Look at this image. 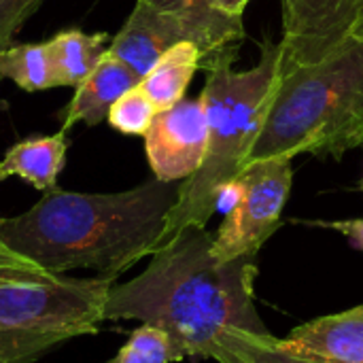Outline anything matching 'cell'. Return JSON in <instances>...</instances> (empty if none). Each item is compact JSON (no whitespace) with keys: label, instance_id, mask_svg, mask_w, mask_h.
<instances>
[{"label":"cell","instance_id":"cell-1","mask_svg":"<svg viewBox=\"0 0 363 363\" xmlns=\"http://www.w3.org/2000/svg\"><path fill=\"white\" fill-rule=\"evenodd\" d=\"M211 247L206 228L183 230L136 279L111 287L104 321L157 325L194 359H211L225 334H270L253 300L255 255L219 262Z\"/></svg>","mask_w":363,"mask_h":363},{"label":"cell","instance_id":"cell-2","mask_svg":"<svg viewBox=\"0 0 363 363\" xmlns=\"http://www.w3.org/2000/svg\"><path fill=\"white\" fill-rule=\"evenodd\" d=\"M181 181L149 179L113 194L51 189L17 217H0V242L53 277L91 270L119 279L151 257L179 198Z\"/></svg>","mask_w":363,"mask_h":363},{"label":"cell","instance_id":"cell-3","mask_svg":"<svg viewBox=\"0 0 363 363\" xmlns=\"http://www.w3.org/2000/svg\"><path fill=\"white\" fill-rule=\"evenodd\" d=\"M236 51L238 45L202 62L206 68V83L200 94L208 125L206 155L202 166L181 181L157 249L187 228H206L217 213L219 194L236 183L251 160L283 70L285 49L281 40L268 38L259 62L249 70H234Z\"/></svg>","mask_w":363,"mask_h":363},{"label":"cell","instance_id":"cell-4","mask_svg":"<svg viewBox=\"0 0 363 363\" xmlns=\"http://www.w3.org/2000/svg\"><path fill=\"white\" fill-rule=\"evenodd\" d=\"M357 147H363L362 34L319 62L283 64L249 164L300 153L340 160Z\"/></svg>","mask_w":363,"mask_h":363},{"label":"cell","instance_id":"cell-5","mask_svg":"<svg viewBox=\"0 0 363 363\" xmlns=\"http://www.w3.org/2000/svg\"><path fill=\"white\" fill-rule=\"evenodd\" d=\"M115 279L57 277L0 285V363H34L60 345L98 334Z\"/></svg>","mask_w":363,"mask_h":363},{"label":"cell","instance_id":"cell-6","mask_svg":"<svg viewBox=\"0 0 363 363\" xmlns=\"http://www.w3.org/2000/svg\"><path fill=\"white\" fill-rule=\"evenodd\" d=\"M294 157L279 155L245 166L236 179L240 198L213 234V255L219 262L255 255L279 230L294 183Z\"/></svg>","mask_w":363,"mask_h":363},{"label":"cell","instance_id":"cell-7","mask_svg":"<svg viewBox=\"0 0 363 363\" xmlns=\"http://www.w3.org/2000/svg\"><path fill=\"white\" fill-rule=\"evenodd\" d=\"M362 23L363 0H283V64L323 60Z\"/></svg>","mask_w":363,"mask_h":363},{"label":"cell","instance_id":"cell-8","mask_svg":"<svg viewBox=\"0 0 363 363\" xmlns=\"http://www.w3.org/2000/svg\"><path fill=\"white\" fill-rule=\"evenodd\" d=\"M143 138L155 179L168 183L189 179L202 166L208 145L206 113L200 96L183 98L160 111Z\"/></svg>","mask_w":363,"mask_h":363},{"label":"cell","instance_id":"cell-9","mask_svg":"<svg viewBox=\"0 0 363 363\" xmlns=\"http://www.w3.org/2000/svg\"><path fill=\"white\" fill-rule=\"evenodd\" d=\"M183 40L196 45L191 28L183 19L136 0L130 17L111 38L106 51L130 66L143 81V77L157 64V60Z\"/></svg>","mask_w":363,"mask_h":363},{"label":"cell","instance_id":"cell-10","mask_svg":"<svg viewBox=\"0 0 363 363\" xmlns=\"http://www.w3.org/2000/svg\"><path fill=\"white\" fill-rule=\"evenodd\" d=\"M279 345L325 363H363V304L296 328Z\"/></svg>","mask_w":363,"mask_h":363},{"label":"cell","instance_id":"cell-11","mask_svg":"<svg viewBox=\"0 0 363 363\" xmlns=\"http://www.w3.org/2000/svg\"><path fill=\"white\" fill-rule=\"evenodd\" d=\"M138 83L140 77L106 51L96 68L77 85L72 100L62 113V132H68L77 123L94 128L106 121L111 106Z\"/></svg>","mask_w":363,"mask_h":363},{"label":"cell","instance_id":"cell-12","mask_svg":"<svg viewBox=\"0 0 363 363\" xmlns=\"http://www.w3.org/2000/svg\"><path fill=\"white\" fill-rule=\"evenodd\" d=\"M162 13L174 15L183 19L194 36L196 47L202 53V62L213 57L215 53L236 47L247 34L242 17L228 15L215 6V0H138Z\"/></svg>","mask_w":363,"mask_h":363},{"label":"cell","instance_id":"cell-13","mask_svg":"<svg viewBox=\"0 0 363 363\" xmlns=\"http://www.w3.org/2000/svg\"><path fill=\"white\" fill-rule=\"evenodd\" d=\"M68 140L66 132L51 136H32L9 147L0 162V181L19 177L38 191H51L57 187V177L66 164Z\"/></svg>","mask_w":363,"mask_h":363},{"label":"cell","instance_id":"cell-14","mask_svg":"<svg viewBox=\"0 0 363 363\" xmlns=\"http://www.w3.org/2000/svg\"><path fill=\"white\" fill-rule=\"evenodd\" d=\"M106 32H83L79 28H66L47 40L57 85L77 87L102 60L108 49Z\"/></svg>","mask_w":363,"mask_h":363},{"label":"cell","instance_id":"cell-15","mask_svg":"<svg viewBox=\"0 0 363 363\" xmlns=\"http://www.w3.org/2000/svg\"><path fill=\"white\" fill-rule=\"evenodd\" d=\"M200 66V49L194 43L183 40L157 60V64L143 77L140 87L149 94V98L160 111L170 108L172 104L185 98V91Z\"/></svg>","mask_w":363,"mask_h":363},{"label":"cell","instance_id":"cell-16","mask_svg":"<svg viewBox=\"0 0 363 363\" xmlns=\"http://www.w3.org/2000/svg\"><path fill=\"white\" fill-rule=\"evenodd\" d=\"M0 77L23 91H47L57 85L53 60L45 43H17L0 49Z\"/></svg>","mask_w":363,"mask_h":363},{"label":"cell","instance_id":"cell-17","mask_svg":"<svg viewBox=\"0 0 363 363\" xmlns=\"http://www.w3.org/2000/svg\"><path fill=\"white\" fill-rule=\"evenodd\" d=\"M183 359L185 353L168 332L151 323H140L111 363H177Z\"/></svg>","mask_w":363,"mask_h":363},{"label":"cell","instance_id":"cell-18","mask_svg":"<svg viewBox=\"0 0 363 363\" xmlns=\"http://www.w3.org/2000/svg\"><path fill=\"white\" fill-rule=\"evenodd\" d=\"M219 345L232 351L242 363H325L283 349L279 345V338H274L272 334L232 332L225 334Z\"/></svg>","mask_w":363,"mask_h":363},{"label":"cell","instance_id":"cell-19","mask_svg":"<svg viewBox=\"0 0 363 363\" xmlns=\"http://www.w3.org/2000/svg\"><path fill=\"white\" fill-rule=\"evenodd\" d=\"M157 113L160 108L153 104L149 94L138 83L111 106L106 121L111 123L113 130L125 136H145Z\"/></svg>","mask_w":363,"mask_h":363},{"label":"cell","instance_id":"cell-20","mask_svg":"<svg viewBox=\"0 0 363 363\" xmlns=\"http://www.w3.org/2000/svg\"><path fill=\"white\" fill-rule=\"evenodd\" d=\"M57 277L23 259L0 242V285L2 283H49Z\"/></svg>","mask_w":363,"mask_h":363},{"label":"cell","instance_id":"cell-21","mask_svg":"<svg viewBox=\"0 0 363 363\" xmlns=\"http://www.w3.org/2000/svg\"><path fill=\"white\" fill-rule=\"evenodd\" d=\"M40 4L43 0H0V49L11 45L13 36Z\"/></svg>","mask_w":363,"mask_h":363},{"label":"cell","instance_id":"cell-22","mask_svg":"<svg viewBox=\"0 0 363 363\" xmlns=\"http://www.w3.org/2000/svg\"><path fill=\"white\" fill-rule=\"evenodd\" d=\"M306 225H315V228H323V230H332L342 234L355 249L363 251V217L357 219H338V221H323V219H315V221H302Z\"/></svg>","mask_w":363,"mask_h":363},{"label":"cell","instance_id":"cell-23","mask_svg":"<svg viewBox=\"0 0 363 363\" xmlns=\"http://www.w3.org/2000/svg\"><path fill=\"white\" fill-rule=\"evenodd\" d=\"M251 0H215V6L228 15H234V17H242L245 9L249 6Z\"/></svg>","mask_w":363,"mask_h":363},{"label":"cell","instance_id":"cell-24","mask_svg":"<svg viewBox=\"0 0 363 363\" xmlns=\"http://www.w3.org/2000/svg\"><path fill=\"white\" fill-rule=\"evenodd\" d=\"M211 359H215L217 363H242L232 351H228L225 347H215V351H213V355H211Z\"/></svg>","mask_w":363,"mask_h":363},{"label":"cell","instance_id":"cell-25","mask_svg":"<svg viewBox=\"0 0 363 363\" xmlns=\"http://www.w3.org/2000/svg\"><path fill=\"white\" fill-rule=\"evenodd\" d=\"M357 34H362V36H363V23H362V26H359V30H357Z\"/></svg>","mask_w":363,"mask_h":363},{"label":"cell","instance_id":"cell-26","mask_svg":"<svg viewBox=\"0 0 363 363\" xmlns=\"http://www.w3.org/2000/svg\"><path fill=\"white\" fill-rule=\"evenodd\" d=\"M359 189H362V191H363V179H362V181H359Z\"/></svg>","mask_w":363,"mask_h":363},{"label":"cell","instance_id":"cell-27","mask_svg":"<svg viewBox=\"0 0 363 363\" xmlns=\"http://www.w3.org/2000/svg\"><path fill=\"white\" fill-rule=\"evenodd\" d=\"M0 83H2V77H0Z\"/></svg>","mask_w":363,"mask_h":363}]
</instances>
